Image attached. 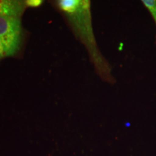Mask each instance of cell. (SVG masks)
Wrapping results in <instances>:
<instances>
[{
	"instance_id": "obj_3",
	"label": "cell",
	"mask_w": 156,
	"mask_h": 156,
	"mask_svg": "<svg viewBox=\"0 0 156 156\" xmlns=\"http://www.w3.org/2000/svg\"><path fill=\"white\" fill-rule=\"evenodd\" d=\"M25 5L22 1H0V14L20 18Z\"/></svg>"
},
{
	"instance_id": "obj_6",
	"label": "cell",
	"mask_w": 156,
	"mask_h": 156,
	"mask_svg": "<svg viewBox=\"0 0 156 156\" xmlns=\"http://www.w3.org/2000/svg\"><path fill=\"white\" fill-rule=\"evenodd\" d=\"M5 56H6L5 48H4L2 42V41L0 40V59H1V58H2Z\"/></svg>"
},
{
	"instance_id": "obj_1",
	"label": "cell",
	"mask_w": 156,
	"mask_h": 156,
	"mask_svg": "<svg viewBox=\"0 0 156 156\" xmlns=\"http://www.w3.org/2000/svg\"><path fill=\"white\" fill-rule=\"evenodd\" d=\"M58 6L67 15L79 36L83 39V42L87 46L98 71L103 74V76L108 77L110 74L108 72V67L106 65V62L103 61L102 56L97 49L93 34L90 2L80 0H60L58 2Z\"/></svg>"
},
{
	"instance_id": "obj_2",
	"label": "cell",
	"mask_w": 156,
	"mask_h": 156,
	"mask_svg": "<svg viewBox=\"0 0 156 156\" xmlns=\"http://www.w3.org/2000/svg\"><path fill=\"white\" fill-rule=\"evenodd\" d=\"M23 29L20 17L0 14V40L7 56H15L23 44Z\"/></svg>"
},
{
	"instance_id": "obj_4",
	"label": "cell",
	"mask_w": 156,
	"mask_h": 156,
	"mask_svg": "<svg viewBox=\"0 0 156 156\" xmlns=\"http://www.w3.org/2000/svg\"><path fill=\"white\" fill-rule=\"evenodd\" d=\"M142 3L151 12L152 17H153L156 24V1H154V0H143Z\"/></svg>"
},
{
	"instance_id": "obj_5",
	"label": "cell",
	"mask_w": 156,
	"mask_h": 156,
	"mask_svg": "<svg viewBox=\"0 0 156 156\" xmlns=\"http://www.w3.org/2000/svg\"><path fill=\"white\" fill-rule=\"evenodd\" d=\"M43 3L41 0H28L25 2L26 5L31 7H38Z\"/></svg>"
}]
</instances>
